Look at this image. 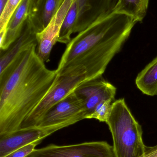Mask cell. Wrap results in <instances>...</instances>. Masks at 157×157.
I'll return each mask as SVG.
<instances>
[{
	"mask_svg": "<svg viewBox=\"0 0 157 157\" xmlns=\"http://www.w3.org/2000/svg\"><path fill=\"white\" fill-rule=\"evenodd\" d=\"M113 100L107 99L102 101L95 109L93 113L88 119H95L100 122H107L111 110Z\"/></svg>",
	"mask_w": 157,
	"mask_h": 157,
	"instance_id": "2e32d148",
	"label": "cell"
},
{
	"mask_svg": "<svg viewBox=\"0 0 157 157\" xmlns=\"http://www.w3.org/2000/svg\"><path fill=\"white\" fill-rule=\"evenodd\" d=\"M26 157H116L113 146L105 141L71 145H49L35 149Z\"/></svg>",
	"mask_w": 157,
	"mask_h": 157,
	"instance_id": "5b68a950",
	"label": "cell"
},
{
	"mask_svg": "<svg viewBox=\"0 0 157 157\" xmlns=\"http://www.w3.org/2000/svg\"><path fill=\"white\" fill-rule=\"evenodd\" d=\"M86 115L84 105L74 91L53 106L36 127H67L85 119Z\"/></svg>",
	"mask_w": 157,
	"mask_h": 157,
	"instance_id": "8992f818",
	"label": "cell"
},
{
	"mask_svg": "<svg viewBox=\"0 0 157 157\" xmlns=\"http://www.w3.org/2000/svg\"><path fill=\"white\" fill-rule=\"evenodd\" d=\"M149 0H119L114 13L131 17L138 22H142L145 17Z\"/></svg>",
	"mask_w": 157,
	"mask_h": 157,
	"instance_id": "4fadbf2b",
	"label": "cell"
},
{
	"mask_svg": "<svg viewBox=\"0 0 157 157\" xmlns=\"http://www.w3.org/2000/svg\"><path fill=\"white\" fill-rule=\"evenodd\" d=\"M137 23L131 17L113 13L105 18L88 23L67 44L56 70L57 74L87 52L112 59Z\"/></svg>",
	"mask_w": 157,
	"mask_h": 157,
	"instance_id": "7a4b0ae2",
	"label": "cell"
},
{
	"mask_svg": "<svg viewBox=\"0 0 157 157\" xmlns=\"http://www.w3.org/2000/svg\"><path fill=\"white\" fill-rule=\"evenodd\" d=\"M44 3L40 23L43 29L48 25L64 0H43Z\"/></svg>",
	"mask_w": 157,
	"mask_h": 157,
	"instance_id": "9a60e30c",
	"label": "cell"
},
{
	"mask_svg": "<svg viewBox=\"0 0 157 157\" xmlns=\"http://www.w3.org/2000/svg\"><path fill=\"white\" fill-rule=\"evenodd\" d=\"M43 0H31L30 4V14L36 15L38 10L41 4V2Z\"/></svg>",
	"mask_w": 157,
	"mask_h": 157,
	"instance_id": "ffe728a7",
	"label": "cell"
},
{
	"mask_svg": "<svg viewBox=\"0 0 157 157\" xmlns=\"http://www.w3.org/2000/svg\"><path fill=\"white\" fill-rule=\"evenodd\" d=\"M63 125L48 127H34L19 129L0 136V157H4L16 149L36 141L42 140L58 130Z\"/></svg>",
	"mask_w": 157,
	"mask_h": 157,
	"instance_id": "ba28073f",
	"label": "cell"
},
{
	"mask_svg": "<svg viewBox=\"0 0 157 157\" xmlns=\"http://www.w3.org/2000/svg\"><path fill=\"white\" fill-rule=\"evenodd\" d=\"M31 0H22L11 17L7 25L4 41L0 47L5 51L19 36L30 14Z\"/></svg>",
	"mask_w": 157,
	"mask_h": 157,
	"instance_id": "8fae6325",
	"label": "cell"
},
{
	"mask_svg": "<svg viewBox=\"0 0 157 157\" xmlns=\"http://www.w3.org/2000/svg\"><path fill=\"white\" fill-rule=\"evenodd\" d=\"M78 19V7L76 0H73L64 20L58 42L66 45L69 43L72 40L71 35L75 32Z\"/></svg>",
	"mask_w": 157,
	"mask_h": 157,
	"instance_id": "5bb4252c",
	"label": "cell"
},
{
	"mask_svg": "<svg viewBox=\"0 0 157 157\" xmlns=\"http://www.w3.org/2000/svg\"><path fill=\"white\" fill-rule=\"evenodd\" d=\"M74 92L84 105L88 119L102 101L114 100L116 88L100 76L81 84Z\"/></svg>",
	"mask_w": 157,
	"mask_h": 157,
	"instance_id": "52a82bcc",
	"label": "cell"
},
{
	"mask_svg": "<svg viewBox=\"0 0 157 157\" xmlns=\"http://www.w3.org/2000/svg\"><path fill=\"white\" fill-rule=\"evenodd\" d=\"M41 31L36 17L29 14L19 36L7 50L1 52L0 75L3 74L21 52L37 42L36 35Z\"/></svg>",
	"mask_w": 157,
	"mask_h": 157,
	"instance_id": "30bf717a",
	"label": "cell"
},
{
	"mask_svg": "<svg viewBox=\"0 0 157 157\" xmlns=\"http://www.w3.org/2000/svg\"><path fill=\"white\" fill-rule=\"evenodd\" d=\"M22 0H8L4 9L0 15V30L7 28V24Z\"/></svg>",
	"mask_w": 157,
	"mask_h": 157,
	"instance_id": "e0dca14e",
	"label": "cell"
},
{
	"mask_svg": "<svg viewBox=\"0 0 157 157\" xmlns=\"http://www.w3.org/2000/svg\"><path fill=\"white\" fill-rule=\"evenodd\" d=\"M106 123L112 135L116 157H139L145 151L142 126L136 121L124 98L112 103Z\"/></svg>",
	"mask_w": 157,
	"mask_h": 157,
	"instance_id": "3957f363",
	"label": "cell"
},
{
	"mask_svg": "<svg viewBox=\"0 0 157 157\" xmlns=\"http://www.w3.org/2000/svg\"><path fill=\"white\" fill-rule=\"evenodd\" d=\"M42 140L36 141L22 147L4 157H26L34 151L35 147Z\"/></svg>",
	"mask_w": 157,
	"mask_h": 157,
	"instance_id": "ac0fdd59",
	"label": "cell"
},
{
	"mask_svg": "<svg viewBox=\"0 0 157 157\" xmlns=\"http://www.w3.org/2000/svg\"><path fill=\"white\" fill-rule=\"evenodd\" d=\"M73 1L64 0L48 25L37 33V53L44 62H48L49 60L52 50L58 42L64 20Z\"/></svg>",
	"mask_w": 157,
	"mask_h": 157,
	"instance_id": "9c48e42d",
	"label": "cell"
},
{
	"mask_svg": "<svg viewBox=\"0 0 157 157\" xmlns=\"http://www.w3.org/2000/svg\"><path fill=\"white\" fill-rule=\"evenodd\" d=\"M8 1V0H0V15L2 13Z\"/></svg>",
	"mask_w": 157,
	"mask_h": 157,
	"instance_id": "44dd1931",
	"label": "cell"
},
{
	"mask_svg": "<svg viewBox=\"0 0 157 157\" xmlns=\"http://www.w3.org/2000/svg\"><path fill=\"white\" fill-rule=\"evenodd\" d=\"M139 157H157V145L146 146L144 153Z\"/></svg>",
	"mask_w": 157,
	"mask_h": 157,
	"instance_id": "d6986e66",
	"label": "cell"
},
{
	"mask_svg": "<svg viewBox=\"0 0 157 157\" xmlns=\"http://www.w3.org/2000/svg\"><path fill=\"white\" fill-rule=\"evenodd\" d=\"M135 84L143 94L157 95V57L138 75Z\"/></svg>",
	"mask_w": 157,
	"mask_h": 157,
	"instance_id": "7c38bea8",
	"label": "cell"
},
{
	"mask_svg": "<svg viewBox=\"0 0 157 157\" xmlns=\"http://www.w3.org/2000/svg\"><path fill=\"white\" fill-rule=\"evenodd\" d=\"M37 46L35 42L21 52L0 75V136L20 129L57 76L39 57Z\"/></svg>",
	"mask_w": 157,
	"mask_h": 157,
	"instance_id": "6da1fadb",
	"label": "cell"
},
{
	"mask_svg": "<svg viewBox=\"0 0 157 157\" xmlns=\"http://www.w3.org/2000/svg\"><path fill=\"white\" fill-rule=\"evenodd\" d=\"M86 81V74L83 73L72 72L57 75L49 92L25 119L20 129L36 127L53 106Z\"/></svg>",
	"mask_w": 157,
	"mask_h": 157,
	"instance_id": "277c9868",
	"label": "cell"
}]
</instances>
